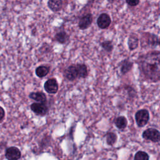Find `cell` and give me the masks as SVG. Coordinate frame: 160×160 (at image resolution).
<instances>
[{
    "label": "cell",
    "instance_id": "obj_1",
    "mask_svg": "<svg viewBox=\"0 0 160 160\" xmlns=\"http://www.w3.org/2000/svg\"><path fill=\"white\" fill-rule=\"evenodd\" d=\"M141 69L146 78L156 81L160 79V52L144 56L140 62Z\"/></svg>",
    "mask_w": 160,
    "mask_h": 160
},
{
    "label": "cell",
    "instance_id": "obj_2",
    "mask_svg": "<svg viewBox=\"0 0 160 160\" xmlns=\"http://www.w3.org/2000/svg\"><path fill=\"white\" fill-rule=\"evenodd\" d=\"M149 112L146 109H141L135 114V119L137 124L139 127H142L145 126L149 121Z\"/></svg>",
    "mask_w": 160,
    "mask_h": 160
},
{
    "label": "cell",
    "instance_id": "obj_3",
    "mask_svg": "<svg viewBox=\"0 0 160 160\" xmlns=\"http://www.w3.org/2000/svg\"><path fill=\"white\" fill-rule=\"evenodd\" d=\"M142 137L145 139L150 140L152 142H158L160 141V133L155 129L149 128L145 130L142 133Z\"/></svg>",
    "mask_w": 160,
    "mask_h": 160
},
{
    "label": "cell",
    "instance_id": "obj_4",
    "mask_svg": "<svg viewBox=\"0 0 160 160\" xmlns=\"http://www.w3.org/2000/svg\"><path fill=\"white\" fill-rule=\"evenodd\" d=\"M5 156L8 160H18L21 158V154L18 148L12 146L6 150Z\"/></svg>",
    "mask_w": 160,
    "mask_h": 160
},
{
    "label": "cell",
    "instance_id": "obj_5",
    "mask_svg": "<svg viewBox=\"0 0 160 160\" xmlns=\"http://www.w3.org/2000/svg\"><path fill=\"white\" fill-rule=\"evenodd\" d=\"M111 22L110 16L106 13L101 14L97 19V24L101 29H106L108 28Z\"/></svg>",
    "mask_w": 160,
    "mask_h": 160
},
{
    "label": "cell",
    "instance_id": "obj_6",
    "mask_svg": "<svg viewBox=\"0 0 160 160\" xmlns=\"http://www.w3.org/2000/svg\"><path fill=\"white\" fill-rule=\"evenodd\" d=\"M31 110L38 115H44L48 112V106L44 102L33 103L31 105Z\"/></svg>",
    "mask_w": 160,
    "mask_h": 160
},
{
    "label": "cell",
    "instance_id": "obj_7",
    "mask_svg": "<svg viewBox=\"0 0 160 160\" xmlns=\"http://www.w3.org/2000/svg\"><path fill=\"white\" fill-rule=\"evenodd\" d=\"M44 89L50 94H54L58 90V84L55 79H49L44 83Z\"/></svg>",
    "mask_w": 160,
    "mask_h": 160
},
{
    "label": "cell",
    "instance_id": "obj_8",
    "mask_svg": "<svg viewBox=\"0 0 160 160\" xmlns=\"http://www.w3.org/2000/svg\"><path fill=\"white\" fill-rule=\"evenodd\" d=\"M64 76L69 81H73L79 77L77 66L73 64L69 66L64 71Z\"/></svg>",
    "mask_w": 160,
    "mask_h": 160
},
{
    "label": "cell",
    "instance_id": "obj_9",
    "mask_svg": "<svg viewBox=\"0 0 160 160\" xmlns=\"http://www.w3.org/2000/svg\"><path fill=\"white\" fill-rule=\"evenodd\" d=\"M92 17L91 14H87L86 15L82 16L79 21V28L81 29H85L88 28L92 23Z\"/></svg>",
    "mask_w": 160,
    "mask_h": 160
},
{
    "label": "cell",
    "instance_id": "obj_10",
    "mask_svg": "<svg viewBox=\"0 0 160 160\" xmlns=\"http://www.w3.org/2000/svg\"><path fill=\"white\" fill-rule=\"evenodd\" d=\"M48 7L52 11L57 12L59 11L62 6V0H49L48 2Z\"/></svg>",
    "mask_w": 160,
    "mask_h": 160
},
{
    "label": "cell",
    "instance_id": "obj_11",
    "mask_svg": "<svg viewBox=\"0 0 160 160\" xmlns=\"http://www.w3.org/2000/svg\"><path fill=\"white\" fill-rule=\"evenodd\" d=\"M29 98L40 102H45L46 101V95L42 92H31L29 95Z\"/></svg>",
    "mask_w": 160,
    "mask_h": 160
},
{
    "label": "cell",
    "instance_id": "obj_12",
    "mask_svg": "<svg viewBox=\"0 0 160 160\" xmlns=\"http://www.w3.org/2000/svg\"><path fill=\"white\" fill-rule=\"evenodd\" d=\"M127 119L124 116H119L115 119V125L119 129H124L127 126Z\"/></svg>",
    "mask_w": 160,
    "mask_h": 160
},
{
    "label": "cell",
    "instance_id": "obj_13",
    "mask_svg": "<svg viewBox=\"0 0 160 160\" xmlns=\"http://www.w3.org/2000/svg\"><path fill=\"white\" fill-rule=\"evenodd\" d=\"M49 71V68L48 66H41L36 68V74L39 78H42L46 76Z\"/></svg>",
    "mask_w": 160,
    "mask_h": 160
},
{
    "label": "cell",
    "instance_id": "obj_14",
    "mask_svg": "<svg viewBox=\"0 0 160 160\" xmlns=\"http://www.w3.org/2000/svg\"><path fill=\"white\" fill-rule=\"evenodd\" d=\"M76 66L78 68L79 78L86 77L88 75V69L86 66L84 64H78Z\"/></svg>",
    "mask_w": 160,
    "mask_h": 160
},
{
    "label": "cell",
    "instance_id": "obj_15",
    "mask_svg": "<svg viewBox=\"0 0 160 160\" xmlns=\"http://www.w3.org/2000/svg\"><path fill=\"white\" fill-rule=\"evenodd\" d=\"M138 44V39L135 36H131L128 39V46L131 50L136 49Z\"/></svg>",
    "mask_w": 160,
    "mask_h": 160
},
{
    "label": "cell",
    "instance_id": "obj_16",
    "mask_svg": "<svg viewBox=\"0 0 160 160\" xmlns=\"http://www.w3.org/2000/svg\"><path fill=\"white\" fill-rule=\"evenodd\" d=\"M68 39V36L65 32H59L57 33L55 36V39L60 42V43H64Z\"/></svg>",
    "mask_w": 160,
    "mask_h": 160
},
{
    "label": "cell",
    "instance_id": "obj_17",
    "mask_svg": "<svg viewBox=\"0 0 160 160\" xmlns=\"http://www.w3.org/2000/svg\"><path fill=\"white\" fill-rule=\"evenodd\" d=\"M116 134L112 132H109L106 135V142L109 145L114 144L116 141Z\"/></svg>",
    "mask_w": 160,
    "mask_h": 160
},
{
    "label": "cell",
    "instance_id": "obj_18",
    "mask_svg": "<svg viewBox=\"0 0 160 160\" xmlns=\"http://www.w3.org/2000/svg\"><path fill=\"white\" fill-rule=\"evenodd\" d=\"M132 66V63L128 61H124L122 62L121 67V71L122 74H125L129 71Z\"/></svg>",
    "mask_w": 160,
    "mask_h": 160
},
{
    "label": "cell",
    "instance_id": "obj_19",
    "mask_svg": "<svg viewBox=\"0 0 160 160\" xmlns=\"http://www.w3.org/2000/svg\"><path fill=\"white\" fill-rule=\"evenodd\" d=\"M134 160H149L148 154L144 151H138L134 156Z\"/></svg>",
    "mask_w": 160,
    "mask_h": 160
},
{
    "label": "cell",
    "instance_id": "obj_20",
    "mask_svg": "<svg viewBox=\"0 0 160 160\" xmlns=\"http://www.w3.org/2000/svg\"><path fill=\"white\" fill-rule=\"evenodd\" d=\"M101 46L107 51H111L112 50V43L109 41H104L103 42L101 43Z\"/></svg>",
    "mask_w": 160,
    "mask_h": 160
},
{
    "label": "cell",
    "instance_id": "obj_21",
    "mask_svg": "<svg viewBox=\"0 0 160 160\" xmlns=\"http://www.w3.org/2000/svg\"><path fill=\"white\" fill-rule=\"evenodd\" d=\"M126 1L129 5L131 6H135L138 4L139 0H126Z\"/></svg>",
    "mask_w": 160,
    "mask_h": 160
},
{
    "label": "cell",
    "instance_id": "obj_22",
    "mask_svg": "<svg viewBox=\"0 0 160 160\" xmlns=\"http://www.w3.org/2000/svg\"><path fill=\"white\" fill-rule=\"evenodd\" d=\"M1 121L2 120L4 116V109L3 108L1 107Z\"/></svg>",
    "mask_w": 160,
    "mask_h": 160
},
{
    "label": "cell",
    "instance_id": "obj_23",
    "mask_svg": "<svg viewBox=\"0 0 160 160\" xmlns=\"http://www.w3.org/2000/svg\"><path fill=\"white\" fill-rule=\"evenodd\" d=\"M159 46H160V39H159Z\"/></svg>",
    "mask_w": 160,
    "mask_h": 160
}]
</instances>
